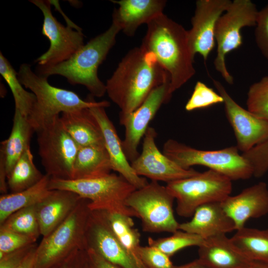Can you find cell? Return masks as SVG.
<instances>
[{
	"label": "cell",
	"mask_w": 268,
	"mask_h": 268,
	"mask_svg": "<svg viewBox=\"0 0 268 268\" xmlns=\"http://www.w3.org/2000/svg\"><path fill=\"white\" fill-rule=\"evenodd\" d=\"M170 79L154 56L141 46L131 50L106 83V93L128 114L137 109L156 87Z\"/></svg>",
	"instance_id": "1"
},
{
	"label": "cell",
	"mask_w": 268,
	"mask_h": 268,
	"mask_svg": "<svg viewBox=\"0 0 268 268\" xmlns=\"http://www.w3.org/2000/svg\"><path fill=\"white\" fill-rule=\"evenodd\" d=\"M141 45L168 73L170 91L180 88L196 73L188 30L164 13L147 24Z\"/></svg>",
	"instance_id": "2"
},
{
	"label": "cell",
	"mask_w": 268,
	"mask_h": 268,
	"mask_svg": "<svg viewBox=\"0 0 268 268\" xmlns=\"http://www.w3.org/2000/svg\"><path fill=\"white\" fill-rule=\"evenodd\" d=\"M120 28L114 22L103 33L91 39L67 60L50 67H38V74L65 77L71 84L85 86L93 96L101 97L106 85L99 79L98 69L114 46Z\"/></svg>",
	"instance_id": "3"
},
{
	"label": "cell",
	"mask_w": 268,
	"mask_h": 268,
	"mask_svg": "<svg viewBox=\"0 0 268 268\" xmlns=\"http://www.w3.org/2000/svg\"><path fill=\"white\" fill-rule=\"evenodd\" d=\"M17 76L22 85L36 97V102L27 117L35 132L63 112L96 106L106 108L110 105L106 100L97 102L90 98L84 100L72 91L51 85L47 77L35 73L27 64L20 66Z\"/></svg>",
	"instance_id": "4"
},
{
	"label": "cell",
	"mask_w": 268,
	"mask_h": 268,
	"mask_svg": "<svg viewBox=\"0 0 268 268\" xmlns=\"http://www.w3.org/2000/svg\"><path fill=\"white\" fill-rule=\"evenodd\" d=\"M49 189L70 191L88 200L91 211L107 210L137 217L135 212L126 204L127 198L136 189L119 174L110 173L84 179L51 178Z\"/></svg>",
	"instance_id": "5"
},
{
	"label": "cell",
	"mask_w": 268,
	"mask_h": 268,
	"mask_svg": "<svg viewBox=\"0 0 268 268\" xmlns=\"http://www.w3.org/2000/svg\"><path fill=\"white\" fill-rule=\"evenodd\" d=\"M163 153L184 169H190L195 165L205 166L231 181L247 180L253 176L251 165L239 153L236 146L218 150H201L169 139L164 143Z\"/></svg>",
	"instance_id": "6"
},
{
	"label": "cell",
	"mask_w": 268,
	"mask_h": 268,
	"mask_svg": "<svg viewBox=\"0 0 268 268\" xmlns=\"http://www.w3.org/2000/svg\"><path fill=\"white\" fill-rule=\"evenodd\" d=\"M89 202L82 198L66 219L43 237L36 249L35 268H51L75 250H84L85 233L91 211Z\"/></svg>",
	"instance_id": "7"
},
{
	"label": "cell",
	"mask_w": 268,
	"mask_h": 268,
	"mask_svg": "<svg viewBox=\"0 0 268 268\" xmlns=\"http://www.w3.org/2000/svg\"><path fill=\"white\" fill-rule=\"evenodd\" d=\"M167 189L176 201V211L181 217H192L200 206L221 202L230 195L232 181L213 170L167 183Z\"/></svg>",
	"instance_id": "8"
},
{
	"label": "cell",
	"mask_w": 268,
	"mask_h": 268,
	"mask_svg": "<svg viewBox=\"0 0 268 268\" xmlns=\"http://www.w3.org/2000/svg\"><path fill=\"white\" fill-rule=\"evenodd\" d=\"M175 200L166 186L151 181L134 191L126 204L140 219L144 232L173 233L179 230L180 225L174 213Z\"/></svg>",
	"instance_id": "9"
},
{
	"label": "cell",
	"mask_w": 268,
	"mask_h": 268,
	"mask_svg": "<svg viewBox=\"0 0 268 268\" xmlns=\"http://www.w3.org/2000/svg\"><path fill=\"white\" fill-rule=\"evenodd\" d=\"M258 11L251 0H234L216 23L215 39L217 50L214 66L229 84L234 83V78L226 67V56L242 45L241 31L243 27L256 26Z\"/></svg>",
	"instance_id": "10"
},
{
	"label": "cell",
	"mask_w": 268,
	"mask_h": 268,
	"mask_svg": "<svg viewBox=\"0 0 268 268\" xmlns=\"http://www.w3.org/2000/svg\"><path fill=\"white\" fill-rule=\"evenodd\" d=\"M35 132L38 154L46 174L53 178L72 179L79 146L64 128L60 116Z\"/></svg>",
	"instance_id": "11"
},
{
	"label": "cell",
	"mask_w": 268,
	"mask_h": 268,
	"mask_svg": "<svg viewBox=\"0 0 268 268\" xmlns=\"http://www.w3.org/2000/svg\"><path fill=\"white\" fill-rule=\"evenodd\" d=\"M43 14L42 34L50 42L48 50L36 59L39 67H50L69 59L84 44L81 29L65 26L57 20L51 11L50 0H31Z\"/></svg>",
	"instance_id": "12"
},
{
	"label": "cell",
	"mask_w": 268,
	"mask_h": 268,
	"mask_svg": "<svg viewBox=\"0 0 268 268\" xmlns=\"http://www.w3.org/2000/svg\"><path fill=\"white\" fill-rule=\"evenodd\" d=\"M172 95L170 80L168 79L154 88L134 111L128 114L120 112V123L125 128L122 145L130 162H132L138 156V147L149 127V123L162 104L169 101Z\"/></svg>",
	"instance_id": "13"
},
{
	"label": "cell",
	"mask_w": 268,
	"mask_h": 268,
	"mask_svg": "<svg viewBox=\"0 0 268 268\" xmlns=\"http://www.w3.org/2000/svg\"><path fill=\"white\" fill-rule=\"evenodd\" d=\"M156 136L155 130L149 127L143 137L141 152L131 163L138 176L167 184L199 173L192 168L186 169L181 167L161 152L155 143Z\"/></svg>",
	"instance_id": "14"
},
{
	"label": "cell",
	"mask_w": 268,
	"mask_h": 268,
	"mask_svg": "<svg viewBox=\"0 0 268 268\" xmlns=\"http://www.w3.org/2000/svg\"><path fill=\"white\" fill-rule=\"evenodd\" d=\"M212 80L224 99L225 115L234 131L238 150L245 153L268 140V122L242 107L219 81Z\"/></svg>",
	"instance_id": "15"
},
{
	"label": "cell",
	"mask_w": 268,
	"mask_h": 268,
	"mask_svg": "<svg viewBox=\"0 0 268 268\" xmlns=\"http://www.w3.org/2000/svg\"><path fill=\"white\" fill-rule=\"evenodd\" d=\"M84 250L90 249L122 268H147L138 256L118 241L98 211H91L84 236Z\"/></svg>",
	"instance_id": "16"
},
{
	"label": "cell",
	"mask_w": 268,
	"mask_h": 268,
	"mask_svg": "<svg viewBox=\"0 0 268 268\" xmlns=\"http://www.w3.org/2000/svg\"><path fill=\"white\" fill-rule=\"evenodd\" d=\"M230 0H198L188 30L190 47L193 56L201 55L204 61L215 46V29L217 20L227 9Z\"/></svg>",
	"instance_id": "17"
},
{
	"label": "cell",
	"mask_w": 268,
	"mask_h": 268,
	"mask_svg": "<svg viewBox=\"0 0 268 268\" xmlns=\"http://www.w3.org/2000/svg\"><path fill=\"white\" fill-rule=\"evenodd\" d=\"M221 206L234 222L236 231L245 227L251 218L268 214V187L264 182L249 187L238 194L229 196L221 202Z\"/></svg>",
	"instance_id": "18"
},
{
	"label": "cell",
	"mask_w": 268,
	"mask_h": 268,
	"mask_svg": "<svg viewBox=\"0 0 268 268\" xmlns=\"http://www.w3.org/2000/svg\"><path fill=\"white\" fill-rule=\"evenodd\" d=\"M90 110L98 121L101 129L105 148L111 160L112 170L126 179L136 189L146 186V179L138 176L127 158L116 129L108 117L105 108L96 106Z\"/></svg>",
	"instance_id": "19"
},
{
	"label": "cell",
	"mask_w": 268,
	"mask_h": 268,
	"mask_svg": "<svg viewBox=\"0 0 268 268\" xmlns=\"http://www.w3.org/2000/svg\"><path fill=\"white\" fill-rule=\"evenodd\" d=\"M119 5L112 15V22L128 36H133L141 24H147L163 13L166 1L164 0H111Z\"/></svg>",
	"instance_id": "20"
},
{
	"label": "cell",
	"mask_w": 268,
	"mask_h": 268,
	"mask_svg": "<svg viewBox=\"0 0 268 268\" xmlns=\"http://www.w3.org/2000/svg\"><path fill=\"white\" fill-rule=\"evenodd\" d=\"M82 199L68 191L51 190L50 194L36 205L41 235L48 236L68 216Z\"/></svg>",
	"instance_id": "21"
},
{
	"label": "cell",
	"mask_w": 268,
	"mask_h": 268,
	"mask_svg": "<svg viewBox=\"0 0 268 268\" xmlns=\"http://www.w3.org/2000/svg\"><path fill=\"white\" fill-rule=\"evenodd\" d=\"M190 221L180 223L179 230L206 239L236 230L231 218L223 209L221 202L204 204L195 211Z\"/></svg>",
	"instance_id": "22"
},
{
	"label": "cell",
	"mask_w": 268,
	"mask_h": 268,
	"mask_svg": "<svg viewBox=\"0 0 268 268\" xmlns=\"http://www.w3.org/2000/svg\"><path fill=\"white\" fill-rule=\"evenodd\" d=\"M198 247L199 259L210 268H248L253 262L242 254L226 234L204 239Z\"/></svg>",
	"instance_id": "23"
},
{
	"label": "cell",
	"mask_w": 268,
	"mask_h": 268,
	"mask_svg": "<svg viewBox=\"0 0 268 268\" xmlns=\"http://www.w3.org/2000/svg\"><path fill=\"white\" fill-rule=\"evenodd\" d=\"M89 109L63 112L60 115V121L79 147L105 146L100 126Z\"/></svg>",
	"instance_id": "24"
},
{
	"label": "cell",
	"mask_w": 268,
	"mask_h": 268,
	"mask_svg": "<svg viewBox=\"0 0 268 268\" xmlns=\"http://www.w3.org/2000/svg\"><path fill=\"white\" fill-rule=\"evenodd\" d=\"M34 132L35 130L27 118L15 109L10 135L0 142V161L4 163L7 177L24 152L30 147Z\"/></svg>",
	"instance_id": "25"
},
{
	"label": "cell",
	"mask_w": 268,
	"mask_h": 268,
	"mask_svg": "<svg viewBox=\"0 0 268 268\" xmlns=\"http://www.w3.org/2000/svg\"><path fill=\"white\" fill-rule=\"evenodd\" d=\"M112 170L105 146L79 147L73 165V179H92L103 177Z\"/></svg>",
	"instance_id": "26"
},
{
	"label": "cell",
	"mask_w": 268,
	"mask_h": 268,
	"mask_svg": "<svg viewBox=\"0 0 268 268\" xmlns=\"http://www.w3.org/2000/svg\"><path fill=\"white\" fill-rule=\"evenodd\" d=\"M51 177L47 174L36 184L25 190L1 195L0 197V224L14 212L36 205L51 192L49 183Z\"/></svg>",
	"instance_id": "27"
},
{
	"label": "cell",
	"mask_w": 268,
	"mask_h": 268,
	"mask_svg": "<svg viewBox=\"0 0 268 268\" xmlns=\"http://www.w3.org/2000/svg\"><path fill=\"white\" fill-rule=\"evenodd\" d=\"M230 239L233 245L250 260L268 264V229L245 226L236 230Z\"/></svg>",
	"instance_id": "28"
},
{
	"label": "cell",
	"mask_w": 268,
	"mask_h": 268,
	"mask_svg": "<svg viewBox=\"0 0 268 268\" xmlns=\"http://www.w3.org/2000/svg\"><path fill=\"white\" fill-rule=\"evenodd\" d=\"M97 211L120 243L129 251L137 255L136 250L140 246V234L134 227L132 217L113 211Z\"/></svg>",
	"instance_id": "29"
},
{
	"label": "cell",
	"mask_w": 268,
	"mask_h": 268,
	"mask_svg": "<svg viewBox=\"0 0 268 268\" xmlns=\"http://www.w3.org/2000/svg\"><path fill=\"white\" fill-rule=\"evenodd\" d=\"M36 167L30 147L23 153L7 177L10 193L28 189L38 183L44 177Z\"/></svg>",
	"instance_id": "30"
},
{
	"label": "cell",
	"mask_w": 268,
	"mask_h": 268,
	"mask_svg": "<svg viewBox=\"0 0 268 268\" xmlns=\"http://www.w3.org/2000/svg\"><path fill=\"white\" fill-rule=\"evenodd\" d=\"M0 74L11 90L14 100L15 109L27 118L36 102V97L32 92H29L23 88L18 78L17 72L1 52Z\"/></svg>",
	"instance_id": "31"
},
{
	"label": "cell",
	"mask_w": 268,
	"mask_h": 268,
	"mask_svg": "<svg viewBox=\"0 0 268 268\" xmlns=\"http://www.w3.org/2000/svg\"><path fill=\"white\" fill-rule=\"evenodd\" d=\"M36 205L14 212L0 224V228L28 235L37 240L41 233Z\"/></svg>",
	"instance_id": "32"
},
{
	"label": "cell",
	"mask_w": 268,
	"mask_h": 268,
	"mask_svg": "<svg viewBox=\"0 0 268 268\" xmlns=\"http://www.w3.org/2000/svg\"><path fill=\"white\" fill-rule=\"evenodd\" d=\"M204 239L201 236L178 230L167 237L154 239L148 237L149 246L154 247L171 257L177 252L188 247H199Z\"/></svg>",
	"instance_id": "33"
},
{
	"label": "cell",
	"mask_w": 268,
	"mask_h": 268,
	"mask_svg": "<svg viewBox=\"0 0 268 268\" xmlns=\"http://www.w3.org/2000/svg\"><path fill=\"white\" fill-rule=\"evenodd\" d=\"M246 105L248 110L268 122V76L250 86Z\"/></svg>",
	"instance_id": "34"
},
{
	"label": "cell",
	"mask_w": 268,
	"mask_h": 268,
	"mask_svg": "<svg viewBox=\"0 0 268 268\" xmlns=\"http://www.w3.org/2000/svg\"><path fill=\"white\" fill-rule=\"evenodd\" d=\"M223 102L224 99L219 93L203 82L198 81L185 108L187 111H192Z\"/></svg>",
	"instance_id": "35"
},
{
	"label": "cell",
	"mask_w": 268,
	"mask_h": 268,
	"mask_svg": "<svg viewBox=\"0 0 268 268\" xmlns=\"http://www.w3.org/2000/svg\"><path fill=\"white\" fill-rule=\"evenodd\" d=\"M136 254L147 268H174L170 257L158 249L151 246H140Z\"/></svg>",
	"instance_id": "36"
},
{
	"label": "cell",
	"mask_w": 268,
	"mask_h": 268,
	"mask_svg": "<svg viewBox=\"0 0 268 268\" xmlns=\"http://www.w3.org/2000/svg\"><path fill=\"white\" fill-rule=\"evenodd\" d=\"M28 235L0 228V257L4 254L36 243Z\"/></svg>",
	"instance_id": "37"
},
{
	"label": "cell",
	"mask_w": 268,
	"mask_h": 268,
	"mask_svg": "<svg viewBox=\"0 0 268 268\" xmlns=\"http://www.w3.org/2000/svg\"><path fill=\"white\" fill-rule=\"evenodd\" d=\"M255 27L256 43L262 55L268 60V3L259 10Z\"/></svg>",
	"instance_id": "38"
},
{
	"label": "cell",
	"mask_w": 268,
	"mask_h": 268,
	"mask_svg": "<svg viewBox=\"0 0 268 268\" xmlns=\"http://www.w3.org/2000/svg\"><path fill=\"white\" fill-rule=\"evenodd\" d=\"M37 246L35 243L4 254L0 257V268H17Z\"/></svg>",
	"instance_id": "39"
},
{
	"label": "cell",
	"mask_w": 268,
	"mask_h": 268,
	"mask_svg": "<svg viewBox=\"0 0 268 268\" xmlns=\"http://www.w3.org/2000/svg\"><path fill=\"white\" fill-rule=\"evenodd\" d=\"M85 263V250L78 249L51 268H84Z\"/></svg>",
	"instance_id": "40"
},
{
	"label": "cell",
	"mask_w": 268,
	"mask_h": 268,
	"mask_svg": "<svg viewBox=\"0 0 268 268\" xmlns=\"http://www.w3.org/2000/svg\"><path fill=\"white\" fill-rule=\"evenodd\" d=\"M84 250L86 262L89 268H122L107 260L92 249Z\"/></svg>",
	"instance_id": "41"
},
{
	"label": "cell",
	"mask_w": 268,
	"mask_h": 268,
	"mask_svg": "<svg viewBox=\"0 0 268 268\" xmlns=\"http://www.w3.org/2000/svg\"><path fill=\"white\" fill-rule=\"evenodd\" d=\"M34 249L17 268H35L36 264V249Z\"/></svg>",
	"instance_id": "42"
},
{
	"label": "cell",
	"mask_w": 268,
	"mask_h": 268,
	"mask_svg": "<svg viewBox=\"0 0 268 268\" xmlns=\"http://www.w3.org/2000/svg\"><path fill=\"white\" fill-rule=\"evenodd\" d=\"M174 268H210L200 259L179 266H175Z\"/></svg>",
	"instance_id": "43"
},
{
	"label": "cell",
	"mask_w": 268,
	"mask_h": 268,
	"mask_svg": "<svg viewBox=\"0 0 268 268\" xmlns=\"http://www.w3.org/2000/svg\"><path fill=\"white\" fill-rule=\"evenodd\" d=\"M248 268H268V264L258 262H253Z\"/></svg>",
	"instance_id": "44"
},
{
	"label": "cell",
	"mask_w": 268,
	"mask_h": 268,
	"mask_svg": "<svg viewBox=\"0 0 268 268\" xmlns=\"http://www.w3.org/2000/svg\"><path fill=\"white\" fill-rule=\"evenodd\" d=\"M84 268H89V267H88V266L87 265V263L86 262V263H85V266H84Z\"/></svg>",
	"instance_id": "45"
}]
</instances>
